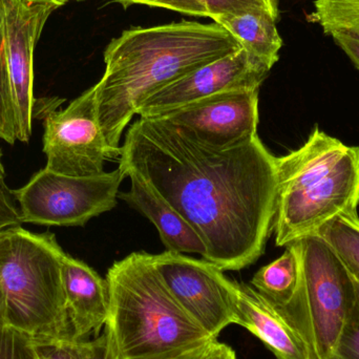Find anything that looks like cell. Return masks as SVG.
Returning <instances> with one entry per match:
<instances>
[{
    "instance_id": "1",
    "label": "cell",
    "mask_w": 359,
    "mask_h": 359,
    "mask_svg": "<svg viewBox=\"0 0 359 359\" xmlns=\"http://www.w3.org/2000/svg\"><path fill=\"white\" fill-rule=\"evenodd\" d=\"M119 168L170 203L204 243V259L223 271L252 265L273 230L278 158L259 136L228 149L194 142L159 118L126 133Z\"/></svg>"
},
{
    "instance_id": "2",
    "label": "cell",
    "mask_w": 359,
    "mask_h": 359,
    "mask_svg": "<svg viewBox=\"0 0 359 359\" xmlns=\"http://www.w3.org/2000/svg\"><path fill=\"white\" fill-rule=\"evenodd\" d=\"M223 27L180 21L132 27L105 48V71L95 84L99 123L107 145L121 155L122 134L151 95L198 67L240 50Z\"/></svg>"
},
{
    "instance_id": "3",
    "label": "cell",
    "mask_w": 359,
    "mask_h": 359,
    "mask_svg": "<svg viewBox=\"0 0 359 359\" xmlns=\"http://www.w3.org/2000/svg\"><path fill=\"white\" fill-rule=\"evenodd\" d=\"M107 280L104 333L116 359L170 358L213 341L168 291L153 255L134 252L115 262Z\"/></svg>"
},
{
    "instance_id": "4",
    "label": "cell",
    "mask_w": 359,
    "mask_h": 359,
    "mask_svg": "<svg viewBox=\"0 0 359 359\" xmlns=\"http://www.w3.org/2000/svg\"><path fill=\"white\" fill-rule=\"evenodd\" d=\"M359 147L316 128L297 151L278 158L276 244L320 236L339 217L358 215Z\"/></svg>"
},
{
    "instance_id": "5",
    "label": "cell",
    "mask_w": 359,
    "mask_h": 359,
    "mask_svg": "<svg viewBox=\"0 0 359 359\" xmlns=\"http://www.w3.org/2000/svg\"><path fill=\"white\" fill-rule=\"evenodd\" d=\"M55 234L10 228L0 243V283L8 327L35 344L73 341Z\"/></svg>"
},
{
    "instance_id": "6",
    "label": "cell",
    "mask_w": 359,
    "mask_h": 359,
    "mask_svg": "<svg viewBox=\"0 0 359 359\" xmlns=\"http://www.w3.org/2000/svg\"><path fill=\"white\" fill-rule=\"evenodd\" d=\"M297 244L299 285L290 301L276 309L301 335L311 359H329L358 309L355 280L324 238Z\"/></svg>"
},
{
    "instance_id": "7",
    "label": "cell",
    "mask_w": 359,
    "mask_h": 359,
    "mask_svg": "<svg viewBox=\"0 0 359 359\" xmlns=\"http://www.w3.org/2000/svg\"><path fill=\"white\" fill-rule=\"evenodd\" d=\"M126 178L119 168L90 177H72L39 170L23 187L13 190L21 223L44 226H83L115 208Z\"/></svg>"
},
{
    "instance_id": "8",
    "label": "cell",
    "mask_w": 359,
    "mask_h": 359,
    "mask_svg": "<svg viewBox=\"0 0 359 359\" xmlns=\"http://www.w3.org/2000/svg\"><path fill=\"white\" fill-rule=\"evenodd\" d=\"M61 99H50L43 117V153L46 170L72 177L104 172L105 162L119 159L107 145L99 123L94 86L65 109Z\"/></svg>"
},
{
    "instance_id": "9",
    "label": "cell",
    "mask_w": 359,
    "mask_h": 359,
    "mask_svg": "<svg viewBox=\"0 0 359 359\" xmlns=\"http://www.w3.org/2000/svg\"><path fill=\"white\" fill-rule=\"evenodd\" d=\"M58 8L50 0H6L0 8V62L12 96L16 140L20 142H29L35 115L36 44Z\"/></svg>"
},
{
    "instance_id": "10",
    "label": "cell",
    "mask_w": 359,
    "mask_h": 359,
    "mask_svg": "<svg viewBox=\"0 0 359 359\" xmlns=\"http://www.w3.org/2000/svg\"><path fill=\"white\" fill-rule=\"evenodd\" d=\"M153 263L168 291L184 311L213 339L233 324V303L238 283L206 259L164 251Z\"/></svg>"
},
{
    "instance_id": "11",
    "label": "cell",
    "mask_w": 359,
    "mask_h": 359,
    "mask_svg": "<svg viewBox=\"0 0 359 359\" xmlns=\"http://www.w3.org/2000/svg\"><path fill=\"white\" fill-rule=\"evenodd\" d=\"M156 118L198 144L232 149L257 137L259 90L222 93Z\"/></svg>"
},
{
    "instance_id": "12",
    "label": "cell",
    "mask_w": 359,
    "mask_h": 359,
    "mask_svg": "<svg viewBox=\"0 0 359 359\" xmlns=\"http://www.w3.org/2000/svg\"><path fill=\"white\" fill-rule=\"evenodd\" d=\"M270 69L257 57L240 48L154 93L140 105L137 115L140 118L160 117L222 93L259 90Z\"/></svg>"
},
{
    "instance_id": "13",
    "label": "cell",
    "mask_w": 359,
    "mask_h": 359,
    "mask_svg": "<svg viewBox=\"0 0 359 359\" xmlns=\"http://www.w3.org/2000/svg\"><path fill=\"white\" fill-rule=\"evenodd\" d=\"M61 276L74 343L98 337L105 327L109 312V288L88 264L65 252L61 259Z\"/></svg>"
},
{
    "instance_id": "14",
    "label": "cell",
    "mask_w": 359,
    "mask_h": 359,
    "mask_svg": "<svg viewBox=\"0 0 359 359\" xmlns=\"http://www.w3.org/2000/svg\"><path fill=\"white\" fill-rule=\"evenodd\" d=\"M233 324L261 339L276 359H311L301 335L255 288L238 284L233 303Z\"/></svg>"
},
{
    "instance_id": "15",
    "label": "cell",
    "mask_w": 359,
    "mask_h": 359,
    "mask_svg": "<svg viewBox=\"0 0 359 359\" xmlns=\"http://www.w3.org/2000/svg\"><path fill=\"white\" fill-rule=\"evenodd\" d=\"M130 189L120 198L147 217L159 231L166 250L178 253H198L205 257L206 248L200 236L189 223L147 182L136 175H128Z\"/></svg>"
},
{
    "instance_id": "16",
    "label": "cell",
    "mask_w": 359,
    "mask_h": 359,
    "mask_svg": "<svg viewBox=\"0 0 359 359\" xmlns=\"http://www.w3.org/2000/svg\"><path fill=\"white\" fill-rule=\"evenodd\" d=\"M240 43L241 48L272 69L280 58L283 39L276 20L265 11L222 15L212 19Z\"/></svg>"
},
{
    "instance_id": "17",
    "label": "cell",
    "mask_w": 359,
    "mask_h": 359,
    "mask_svg": "<svg viewBox=\"0 0 359 359\" xmlns=\"http://www.w3.org/2000/svg\"><path fill=\"white\" fill-rule=\"evenodd\" d=\"M299 270V249L295 242L288 245L278 259L264 266L255 274L251 287L274 307H283L297 290Z\"/></svg>"
},
{
    "instance_id": "18",
    "label": "cell",
    "mask_w": 359,
    "mask_h": 359,
    "mask_svg": "<svg viewBox=\"0 0 359 359\" xmlns=\"http://www.w3.org/2000/svg\"><path fill=\"white\" fill-rule=\"evenodd\" d=\"M308 21L316 23L327 35L334 32H359V0H316Z\"/></svg>"
},
{
    "instance_id": "19",
    "label": "cell",
    "mask_w": 359,
    "mask_h": 359,
    "mask_svg": "<svg viewBox=\"0 0 359 359\" xmlns=\"http://www.w3.org/2000/svg\"><path fill=\"white\" fill-rule=\"evenodd\" d=\"M210 15L211 19L222 15L240 14L248 11H265L278 19V0H198Z\"/></svg>"
},
{
    "instance_id": "20",
    "label": "cell",
    "mask_w": 359,
    "mask_h": 359,
    "mask_svg": "<svg viewBox=\"0 0 359 359\" xmlns=\"http://www.w3.org/2000/svg\"><path fill=\"white\" fill-rule=\"evenodd\" d=\"M0 359H39L33 339L10 327L0 329Z\"/></svg>"
},
{
    "instance_id": "21",
    "label": "cell",
    "mask_w": 359,
    "mask_h": 359,
    "mask_svg": "<svg viewBox=\"0 0 359 359\" xmlns=\"http://www.w3.org/2000/svg\"><path fill=\"white\" fill-rule=\"evenodd\" d=\"M14 192L6 182V172L2 164V151L0 149V231L20 226V210L16 205Z\"/></svg>"
},
{
    "instance_id": "22",
    "label": "cell",
    "mask_w": 359,
    "mask_h": 359,
    "mask_svg": "<svg viewBox=\"0 0 359 359\" xmlns=\"http://www.w3.org/2000/svg\"><path fill=\"white\" fill-rule=\"evenodd\" d=\"M0 136L8 144H14L15 135L14 109L10 88L0 62Z\"/></svg>"
},
{
    "instance_id": "23",
    "label": "cell",
    "mask_w": 359,
    "mask_h": 359,
    "mask_svg": "<svg viewBox=\"0 0 359 359\" xmlns=\"http://www.w3.org/2000/svg\"><path fill=\"white\" fill-rule=\"evenodd\" d=\"M355 285L358 297V309L346 326L334 352L329 359H359V282L358 280H355Z\"/></svg>"
},
{
    "instance_id": "24",
    "label": "cell",
    "mask_w": 359,
    "mask_h": 359,
    "mask_svg": "<svg viewBox=\"0 0 359 359\" xmlns=\"http://www.w3.org/2000/svg\"><path fill=\"white\" fill-rule=\"evenodd\" d=\"M115 1L121 4L124 8L133 4H147L149 6L175 11L189 16L210 18V15L207 12L206 8L198 0H115Z\"/></svg>"
},
{
    "instance_id": "25",
    "label": "cell",
    "mask_w": 359,
    "mask_h": 359,
    "mask_svg": "<svg viewBox=\"0 0 359 359\" xmlns=\"http://www.w3.org/2000/svg\"><path fill=\"white\" fill-rule=\"evenodd\" d=\"M166 359H238V358L231 347L226 344L219 343L217 339H213L206 345Z\"/></svg>"
},
{
    "instance_id": "26",
    "label": "cell",
    "mask_w": 359,
    "mask_h": 359,
    "mask_svg": "<svg viewBox=\"0 0 359 359\" xmlns=\"http://www.w3.org/2000/svg\"><path fill=\"white\" fill-rule=\"evenodd\" d=\"M39 359H84L79 343L35 344Z\"/></svg>"
},
{
    "instance_id": "27",
    "label": "cell",
    "mask_w": 359,
    "mask_h": 359,
    "mask_svg": "<svg viewBox=\"0 0 359 359\" xmlns=\"http://www.w3.org/2000/svg\"><path fill=\"white\" fill-rule=\"evenodd\" d=\"M330 36L359 71V32L339 31Z\"/></svg>"
},
{
    "instance_id": "28",
    "label": "cell",
    "mask_w": 359,
    "mask_h": 359,
    "mask_svg": "<svg viewBox=\"0 0 359 359\" xmlns=\"http://www.w3.org/2000/svg\"><path fill=\"white\" fill-rule=\"evenodd\" d=\"M84 359H116L107 343V335H99L94 339L79 341Z\"/></svg>"
},
{
    "instance_id": "29",
    "label": "cell",
    "mask_w": 359,
    "mask_h": 359,
    "mask_svg": "<svg viewBox=\"0 0 359 359\" xmlns=\"http://www.w3.org/2000/svg\"><path fill=\"white\" fill-rule=\"evenodd\" d=\"M8 327L6 322V295H4V288L0 283V329Z\"/></svg>"
},
{
    "instance_id": "30",
    "label": "cell",
    "mask_w": 359,
    "mask_h": 359,
    "mask_svg": "<svg viewBox=\"0 0 359 359\" xmlns=\"http://www.w3.org/2000/svg\"><path fill=\"white\" fill-rule=\"evenodd\" d=\"M50 1L54 2V4H56L57 6L60 8V6H65V4H67V2L71 1V0H50ZM76 1H82V0H76Z\"/></svg>"
},
{
    "instance_id": "31",
    "label": "cell",
    "mask_w": 359,
    "mask_h": 359,
    "mask_svg": "<svg viewBox=\"0 0 359 359\" xmlns=\"http://www.w3.org/2000/svg\"><path fill=\"white\" fill-rule=\"evenodd\" d=\"M8 229L4 230V231H0V243H1V241L6 238V233H8Z\"/></svg>"
},
{
    "instance_id": "32",
    "label": "cell",
    "mask_w": 359,
    "mask_h": 359,
    "mask_svg": "<svg viewBox=\"0 0 359 359\" xmlns=\"http://www.w3.org/2000/svg\"><path fill=\"white\" fill-rule=\"evenodd\" d=\"M4 2H6V0H0V8L4 6Z\"/></svg>"
},
{
    "instance_id": "33",
    "label": "cell",
    "mask_w": 359,
    "mask_h": 359,
    "mask_svg": "<svg viewBox=\"0 0 359 359\" xmlns=\"http://www.w3.org/2000/svg\"><path fill=\"white\" fill-rule=\"evenodd\" d=\"M0 139H1V136H0Z\"/></svg>"
}]
</instances>
